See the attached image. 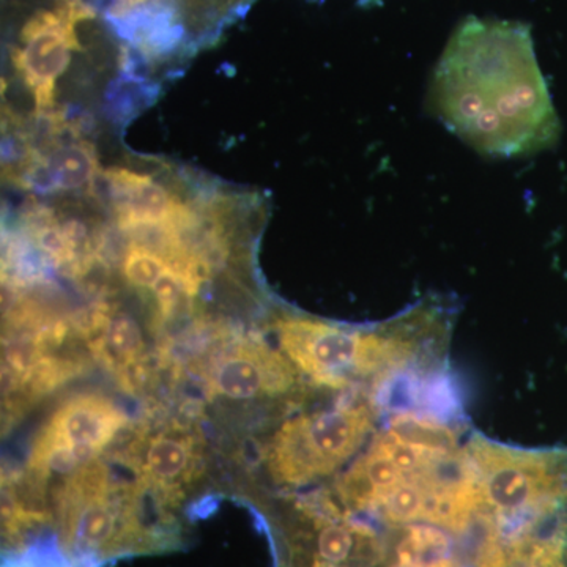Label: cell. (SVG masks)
Wrapping results in <instances>:
<instances>
[{
	"label": "cell",
	"mask_w": 567,
	"mask_h": 567,
	"mask_svg": "<svg viewBox=\"0 0 567 567\" xmlns=\"http://www.w3.org/2000/svg\"><path fill=\"white\" fill-rule=\"evenodd\" d=\"M427 110L473 151L517 158L554 147L561 125L528 25L466 18L429 81Z\"/></svg>",
	"instance_id": "6da1fadb"
},
{
	"label": "cell",
	"mask_w": 567,
	"mask_h": 567,
	"mask_svg": "<svg viewBox=\"0 0 567 567\" xmlns=\"http://www.w3.org/2000/svg\"><path fill=\"white\" fill-rule=\"evenodd\" d=\"M454 316L447 298L434 297L375 328L287 316L276 322V336L286 357L317 385L388 388L404 377L439 374Z\"/></svg>",
	"instance_id": "7a4b0ae2"
},
{
	"label": "cell",
	"mask_w": 567,
	"mask_h": 567,
	"mask_svg": "<svg viewBox=\"0 0 567 567\" xmlns=\"http://www.w3.org/2000/svg\"><path fill=\"white\" fill-rule=\"evenodd\" d=\"M374 404H347L287 421L268 447V468L278 483L303 486L333 475L374 431Z\"/></svg>",
	"instance_id": "3957f363"
},
{
	"label": "cell",
	"mask_w": 567,
	"mask_h": 567,
	"mask_svg": "<svg viewBox=\"0 0 567 567\" xmlns=\"http://www.w3.org/2000/svg\"><path fill=\"white\" fill-rule=\"evenodd\" d=\"M126 417L103 395L82 394L59 406L33 442L31 468L39 473H70L87 465Z\"/></svg>",
	"instance_id": "277c9868"
},
{
	"label": "cell",
	"mask_w": 567,
	"mask_h": 567,
	"mask_svg": "<svg viewBox=\"0 0 567 567\" xmlns=\"http://www.w3.org/2000/svg\"><path fill=\"white\" fill-rule=\"evenodd\" d=\"M91 17L80 0H63L61 9L40 11L22 29V48L13 61L35 96L37 110H50L54 103L55 81L70 65L71 51L80 48L74 24Z\"/></svg>",
	"instance_id": "5b68a950"
},
{
	"label": "cell",
	"mask_w": 567,
	"mask_h": 567,
	"mask_svg": "<svg viewBox=\"0 0 567 567\" xmlns=\"http://www.w3.org/2000/svg\"><path fill=\"white\" fill-rule=\"evenodd\" d=\"M115 495L106 468L92 464L76 470L62 491L63 535L81 548H106L128 532L130 517Z\"/></svg>",
	"instance_id": "8992f818"
},
{
	"label": "cell",
	"mask_w": 567,
	"mask_h": 567,
	"mask_svg": "<svg viewBox=\"0 0 567 567\" xmlns=\"http://www.w3.org/2000/svg\"><path fill=\"white\" fill-rule=\"evenodd\" d=\"M295 372L281 354L257 341L238 342L227 349L210 369V386L229 399L287 393Z\"/></svg>",
	"instance_id": "52a82bcc"
},
{
	"label": "cell",
	"mask_w": 567,
	"mask_h": 567,
	"mask_svg": "<svg viewBox=\"0 0 567 567\" xmlns=\"http://www.w3.org/2000/svg\"><path fill=\"white\" fill-rule=\"evenodd\" d=\"M104 182L118 223H173L183 207L181 199L148 175L114 167L104 173Z\"/></svg>",
	"instance_id": "ba28073f"
},
{
	"label": "cell",
	"mask_w": 567,
	"mask_h": 567,
	"mask_svg": "<svg viewBox=\"0 0 567 567\" xmlns=\"http://www.w3.org/2000/svg\"><path fill=\"white\" fill-rule=\"evenodd\" d=\"M194 465L196 454L192 440L181 435L159 434L145 445L142 475L153 486L171 491L188 480Z\"/></svg>",
	"instance_id": "9c48e42d"
},
{
	"label": "cell",
	"mask_w": 567,
	"mask_h": 567,
	"mask_svg": "<svg viewBox=\"0 0 567 567\" xmlns=\"http://www.w3.org/2000/svg\"><path fill=\"white\" fill-rule=\"evenodd\" d=\"M50 164L55 189H78L96 177L95 152L85 142L55 152Z\"/></svg>",
	"instance_id": "30bf717a"
},
{
	"label": "cell",
	"mask_w": 567,
	"mask_h": 567,
	"mask_svg": "<svg viewBox=\"0 0 567 567\" xmlns=\"http://www.w3.org/2000/svg\"><path fill=\"white\" fill-rule=\"evenodd\" d=\"M95 327L102 330L96 350L106 357L107 361L125 364L133 360L134 354L142 347L140 330L136 323L128 317L121 316L114 320H107L106 316L95 317Z\"/></svg>",
	"instance_id": "8fae6325"
},
{
	"label": "cell",
	"mask_w": 567,
	"mask_h": 567,
	"mask_svg": "<svg viewBox=\"0 0 567 567\" xmlns=\"http://www.w3.org/2000/svg\"><path fill=\"white\" fill-rule=\"evenodd\" d=\"M171 267V262L158 254L147 251L140 246H130L128 252L123 259V275L133 286L148 287L152 289L164 271Z\"/></svg>",
	"instance_id": "7c38bea8"
},
{
	"label": "cell",
	"mask_w": 567,
	"mask_h": 567,
	"mask_svg": "<svg viewBox=\"0 0 567 567\" xmlns=\"http://www.w3.org/2000/svg\"><path fill=\"white\" fill-rule=\"evenodd\" d=\"M353 535L342 525H330L319 536V555L328 565H341L353 550Z\"/></svg>",
	"instance_id": "4fadbf2b"
}]
</instances>
